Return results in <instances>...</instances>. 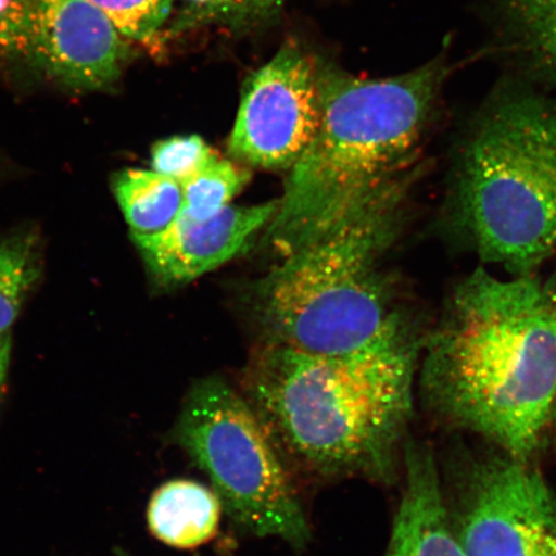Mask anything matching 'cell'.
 I'll return each mask as SVG.
<instances>
[{"instance_id": "1", "label": "cell", "mask_w": 556, "mask_h": 556, "mask_svg": "<svg viewBox=\"0 0 556 556\" xmlns=\"http://www.w3.org/2000/svg\"><path fill=\"white\" fill-rule=\"evenodd\" d=\"M419 388L438 420L533 462L556 401V302L547 281L479 267L422 343Z\"/></svg>"}, {"instance_id": "2", "label": "cell", "mask_w": 556, "mask_h": 556, "mask_svg": "<svg viewBox=\"0 0 556 556\" xmlns=\"http://www.w3.org/2000/svg\"><path fill=\"white\" fill-rule=\"evenodd\" d=\"M421 346L409 328L340 354L267 342L241 392L295 477L392 484L408 441Z\"/></svg>"}, {"instance_id": "3", "label": "cell", "mask_w": 556, "mask_h": 556, "mask_svg": "<svg viewBox=\"0 0 556 556\" xmlns=\"http://www.w3.org/2000/svg\"><path fill=\"white\" fill-rule=\"evenodd\" d=\"M448 75L444 55L387 79L318 62L321 121L285 184L264 242L282 258L307 245L397 177Z\"/></svg>"}, {"instance_id": "4", "label": "cell", "mask_w": 556, "mask_h": 556, "mask_svg": "<svg viewBox=\"0 0 556 556\" xmlns=\"http://www.w3.org/2000/svg\"><path fill=\"white\" fill-rule=\"evenodd\" d=\"M406 186L399 176L389 180L264 278L256 311L268 343L340 354L408 329L380 269L397 236Z\"/></svg>"}, {"instance_id": "5", "label": "cell", "mask_w": 556, "mask_h": 556, "mask_svg": "<svg viewBox=\"0 0 556 556\" xmlns=\"http://www.w3.org/2000/svg\"><path fill=\"white\" fill-rule=\"evenodd\" d=\"M452 224L483 264L533 276L556 252V106L505 93L465 138L450 193Z\"/></svg>"}, {"instance_id": "6", "label": "cell", "mask_w": 556, "mask_h": 556, "mask_svg": "<svg viewBox=\"0 0 556 556\" xmlns=\"http://www.w3.org/2000/svg\"><path fill=\"white\" fill-rule=\"evenodd\" d=\"M169 440L204 472L239 531L307 551L312 526L295 476L242 392L217 377L198 381Z\"/></svg>"}, {"instance_id": "7", "label": "cell", "mask_w": 556, "mask_h": 556, "mask_svg": "<svg viewBox=\"0 0 556 556\" xmlns=\"http://www.w3.org/2000/svg\"><path fill=\"white\" fill-rule=\"evenodd\" d=\"M442 483L468 556H556V492L532 462L495 446L462 450Z\"/></svg>"}, {"instance_id": "8", "label": "cell", "mask_w": 556, "mask_h": 556, "mask_svg": "<svg viewBox=\"0 0 556 556\" xmlns=\"http://www.w3.org/2000/svg\"><path fill=\"white\" fill-rule=\"evenodd\" d=\"M89 0H11L0 16V47L48 78L101 90L121 78L128 48Z\"/></svg>"}, {"instance_id": "9", "label": "cell", "mask_w": 556, "mask_h": 556, "mask_svg": "<svg viewBox=\"0 0 556 556\" xmlns=\"http://www.w3.org/2000/svg\"><path fill=\"white\" fill-rule=\"evenodd\" d=\"M321 121L318 62L288 43L249 76L228 151L263 169H291L315 138Z\"/></svg>"}, {"instance_id": "10", "label": "cell", "mask_w": 556, "mask_h": 556, "mask_svg": "<svg viewBox=\"0 0 556 556\" xmlns=\"http://www.w3.org/2000/svg\"><path fill=\"white\" fill-rule=\"evenodd\" d=\"M278 200L252 206L229 205L197 220L180 214L164 231L131 236L152 275L166 285L187 283L224 266L274 219Z\"/></svg>"}, {"instance_id": "11", "label": "cell", "mask_w": 556, "mask_h": 556, "mask_svg": "<svg viewBox=\"0 0 556 556\" xmlns=\"http://www.w3.org/2000/svg\"><path fill=\"white\" fill-rule=\"evenodd\" d=\"M402 470L405 481L386 556H468L451 526L432 448L408 440Z\"/></svg>"}, {"instance_id": "12", "label": "cell", "mask_w": 556, "mask_h": 556, "mask_svg": "<svg viewBox=\"0 0 556 556\" xmlns=\"http://www.w3.org/2000/svg\"><path fill=\"white\" fill-rule=\"evenodd\" d=\"M222 504L212 486L174 479L160 485L148 507L150 531L163 544L176 548H197L218 533Z\"/></svg>"}, {"instance_id": "13", "label": "cell", "mask_w": 556, "mask_h": 556, "mask_svg": "<svg viewBox=\"0 0 556 556\" xmlns=\"http://www.w3.org/2000/svg\"><path fill=\"white\" fill-rule=\"evenodd\" d=\"M114 192L131 236L162 232L182 213V185L152 169L123 170L114 179Z\"/></svg>"}, {"instance_id": "14", "label": "cell", "mask_w": 556, "mask_h": 556, "mask_svg": "<svg viewBox=\"0 0 556 556\" xmlns=\"http://www.w3.org/2000/svg\"><path fill=\"white\" fill-rule=\"evenodd\" d=\"M249 179V170L218 155L182 184L184 208L180 214L197 220L214 217L231 205Z\"/></svg>"}, {"instance_id": "15", "label": "cell", "mask_w": 556, "mask_h": 556, "mask_svg": "<svg viewBox=\"0 0 556 556\" xmlns=\"http://www.w3.org/2000/svg\"><path fill=\"white\" fill-rule=\"evenodd\" d=\"M37 276V260L29 243L0 242V337L9 336Z\"/></svg>"}, {"instance_id": "16", "label": "cell", "mask_w": 556, "mask_h": 556, "mask_svg": "<svg viewBox=\"0 0 556 556\" xmlns=\"http://www.w3.org/2000/svg\"><path fill=\"white\" fill-rule=\"evenodd\" d=\"M123 37L150 40L169 17L173 0H89Z\"/></svg>"}, {"instance_id": "17", "label": "cell", "mask_w": 556, "mask_h": 556, "mask_svg": "<svg viewBox=\"0 0 556 556\" xmlns=\"http://www.w3.org/2000/svg\"><path fill=\"white\" fill-rule=\"evenodd\" d=\"M503 3L527 45L556 68V0H503Z\"/></svg>"}, {"instance_id": "18", "label": "cell", "mask_w": 556, "mask_h": 556, "mask_svg": "<svg viewBox=\"0 0 556 556\" xmlns=\"http://www.w3.org/2000/svg\"><path fill=\"white\" fill-rule=\"evenodd\" d=\"M203 138L176 136L157 142L151 152V169L180 185L217 157Z\"/></svg>"}, {"instance_id": "19", "label": "cell", "mask_w": 556, "mask_h": 556, "mask_svg": "<svg viewBox=\"0 0 556 556\" xmlns=\"http://www.w3.org/2000/svg\"><path fill=\"white\" fill-rule=\"evenodd\" d=\"M10 366V337H0V394L3 392Z\"/></svg>"}, {"instance_id": "20", "label": "cell", "mask_w": 556, "mask_h": 556, "mask_svg": "<svg viewBox=\"0 0 556 556\" xmlns=\"http://www.w3.org/2000/svg\"><path fill=\"white\" fill-rule=\"evenodd\" d=\"M191 2L206 4V5H229V4H242L245 0H191Z\"/></svg>"}, {"instance_id": "21", "label": "cell", "mask_w": 556, "mask_h": 556, "mask_svg": "<svg viewBox=\"0 0 556 556\" xmlns=\"http://www.w3.org/2000/svg\"><path fill=\"white\" fill-rule=\"evenodd\" d=\"M546 281H547L548 288H551V290H552V293H553V295L555 298V302H556V273L551 278H547ZM552 429L554 430V433L556 437V401H555V406H554Z\"/></svg>"}, {"instance_id": "22", "label": "cell", "mask_w": 556, "mask_h": 556, "mask_svg": "<svg viewBox=\"0 0 556 556\" xmlns=\"http://www.w3.org/2000/svg\"><path fill=\"white\" fill-rule=\"evenodd\" d=\"M11 4V0H0V16L3 15V13L9 10V7Z\"/></svg>"}, {"instance_id": "23", "label": "cell", "mask_w": 556, "mask_h": 556, "mask_svg": "<svg viewBox=\"0 0 556 556\" xmlns=\"http://www.w3.org/2000/svg\"><path fill=\"white\" fill-rule=\"evenodd\" d=\"M273 0H245V3H255V4H266L270 3Z\"/></svg>"}]
</instances>
